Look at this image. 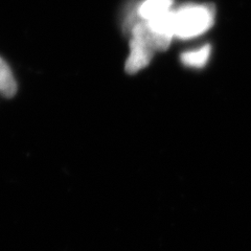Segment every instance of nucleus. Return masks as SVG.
I'll return each mask as SVG.
<instances>
[{
  "mask_svg": "<svg viewBox=\"0 0 251 251\" xmlns=\"http://www.w3.org/2000/svg\"><path fill=\"white\" fill-rule=\"evenodd\" d=\"M215 12L209 5H186L174 12V35L191 39L205 33L213 25Z\"/></svg>",
  "mask_w": 251,
  "mask_h": 251,
  "instance_id": "1",
  "label": "nucleus"
},
{
  "mask_svg": "<svg viewBox=\"0 0 251 251\" xmlns=\"http://www.w3.org/2000/svg\"><path fill=\"white\" fill-rule=\"evenodd\" d=\"M131 31L130 54L126 63V72L132 75L150 64L154 52L158 50L151 30L145 21L136 22L131 27Z\"/></svg>",
  "mask_w": 251,
  "mask_h": 251,
  "instance_id": "2",
  "label": "nucleus"
},
{
  "mask_svg": "<svg viewBox=\"0 0 251 251\" xmlns=\"http://www.w3.org/2000/svg\"><path fill=\"white\" fill-rule=\"evenodd\" d=\"M173 0H144L137 7V15L144 21H150L170 12Z\"/></svg>",
  "mask_w": 251,
  "mask_h": 251,
  "instance_id": "3",
  "label": "nucleus"
},
{
  "mask_svg": "<svg viewBox=\"0 0 251 251\" xmlns=\"http://www.w3.org/2000/svg\"><path fill=\"white\" fill-rule=\"evenodd\" d=\"M17 91V84L13 73L5 61L0 58V94L5 98H12Z\"/></svg>",
  "mask_w": 251,
  "mask_h": 251,
  "instance_id": "4",
  "label": "nucleus"
},
{
  "mask_svg": "<svg viewBox=\"0 0 251 251\" xmlns=\"http://www.w3.org/2000/svg\"><path fill=\"white\" fill-rule=\"evenodd\" d=\"M210 54V46L204 45L203 47L194 51H187L182 53L181 61L183 64L191 67H202L207 63Z\"/></svg>",
  "mask_w": 251,
  "mask_h": 251,
  "instance_id": "5",
  "label": "nucleus"
}]
</instances>
